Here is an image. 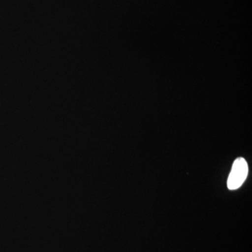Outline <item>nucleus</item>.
<instances>
[{
  "instance_id": "f257e3e1",
  "label": "nucleus",
  "mask_w": 252,
  "mask_h": 252,
  "mask_svg": "<svg viewBox=\"0 0 252 252\" xmlns=\"http://www.w3.org/2000/svg\"><path fill=\"white\" fill-rule=\"evenodd\" d=\"M248 162L243 158H238L233 162L231 171L228 177L227 185L230 190H236L240 188L248 175Z\"/></svg>"
}]
</instances>
